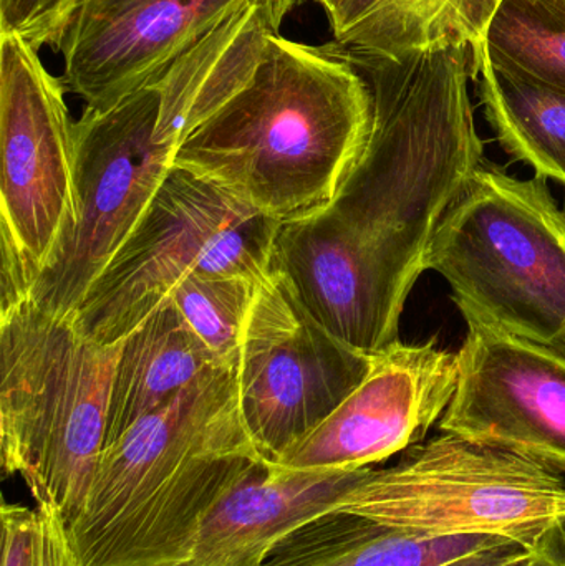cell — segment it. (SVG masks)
Here are the masks:
<instances>
[{"label":"cell","instance_id":"5bb4252c","mask_svg":"<svg viewBox=\"0 0 565 566\" xmlns=\"http://www.w3.org/2000/svg\"><path fill=\"white\" fill-rule=\"evenodd\" d=\"M305 0H249L149 85L159 93L155 142L179 145L234 98L258 70L269 40Z\"/></svg>","mask_w":565,"mask_h":566},{"label":"cell","instance_id":"30bf717a","mask_svg":"<svg viewBox=\"0 0 565 566\" xmlns=\"http://www.w3.org/2000/svg\"><path fill=\"white\" fill-rule=\"evenodd\" d=\"M453 398L441 432L504 449L565 474V356L468 308Z\"/></svg>","mask_w":565,"mask_h":566},{"label":"cell","instance_id":"2e32d148","mask_svg":"<svg viewBox=\"0 0 565 566\" xmlns=\"http://www.w3.org/2000/svg\"><path fill=\"white\" fill-rule=\"evenodd\" d=\"M486 535L428 537L331 511L289 532L262 566H438L493 545Z\"/></svg>","mask_w":565,"mask_h":566},{"label":"cell","instance_id":"52a82bcc","mask_svg":"<svg viewBox=\"0 0 565 566\" xmlns=\"http://www.w3.org/2000/svg\"><path fill=\"white\" fill-rule=\"evenodd\" d=\"M0 310L32 292L76 218L75 122L65 83L0 33Z\"/></svg>","mask_w":565,"mask_h":566},{"label":"cell","instance_id":"ffe728a7","mask_svg":"<svg viewBox=\"0 0 565 566\" xmlns=\"http://www.w3.org/2000/svg\"><path fill=\"white\" fill-rule=\"evenodd\" d=\"M262 282L238 275L195 274L169 298L192 332L226 366H236L245 318Z\"/></svg>","mask_w":565,"mask_h":566},{"label":"cell","instance_id":"9c48e42d","mask_svg":"<svg viewBox=\"0 0 565 566\" xmlns=\"http://www.w3.org/2000/svg\"><path fill=\"white\" fill-rule=\"evenodd\" d=\"M374 361L328 333L272 269L249 310L234 366L239 411L262 459L274 465L314 431Z\"/></svg>","mask_w":565,"mask_h":566},{"label":"cell","instance_id":"7a4b0ae2","mask_svg":"<svg viewBox=\"0 0 565 566\" xmlns=\"http://www.w3.org/2000/svg\"><path fill=\"white\" fill-rule=\"evenodd\" d=\"M261 461L239 411L234 366H212L103 451L85 507L66 527L80 564H179Z\"/></svg>","mask_w":565,"mask_h":566},{"label":"cell","instance_id":"8992f818","mask_svg":"<svg viewBox=\"0 0 565 566\" xmlns=\"http://www.w3.org/2000/svg\"><path fill=\"white\" fill-rule=\"evenodd\" d=\"M335 511L428 537L486 535L533 551L565 514V481L540 462L441 432L368 469Z\"/></svg>","mask_w":565,"mask_h":566},{"label":"cell","instance_id":"8fae6325","mask_svg":"<svg viewBox=\"0 0 565 566\" xmlns=\"http://www.w3.org/2000/svg\"><path fill=\"white\" fill-rule=\"evenodd\" d=\"M458 381L457 353L435 342H395L375 355L362 385L274 468L289 472L360 471L423 441L447 411Z\"/></svg>","mask_w":565,"mask_h":566},{"label":"cell","instance_id":"cb8c5ba5","mask_svg":"<svg viewBox=\"0 0 565 566\" xmlns=\"http://www.w3.org/2000/svg\"><path fill=\"white\" fill-rule=\"evenodd\" d=\"M533 551L553 566H565V514L550 525Z\"/></svg>","mask_w":565,"mask_h":566},{"label":"cell","instance_id":"5b68a950","mask_svg":"<svg viewBox=\"0 0 565 566\" xmlns=\"http://www.w3.org/2000/svg\"><path fill=\"white\" fill-rule=\"evenodd\" d=\"M279 222L189 169L172 166L135 231L73 313L102 345H118L189 275L272 272Z\"/></svg>","mask_w":565,"mask_h":566},{"label":"cell","instance_id":"4fadbf2b","mask_svg":"<svg viewBox=\"0 0 565 566\" xmlns=\"http://www.w3.org/2000/svg\"><path fill=\"white\" fill-rule=\"evenodd\" d=\"M368 469L289 472L258 462L206 518L185 558L172 566H262L289 532L335 511Z\"/></svg>","mask_w":565,"mask_h":566},{"label":"cell","instance_id":"ac0fdd59","mask_svg":"<svg viewBox=\"0 0 565 566\" xmlns=\"http://www.w3.org/2000/svg\"><path fill=\"white\" fill-rule=\"evenodd\" d=\"M498 0H358L334 42L350 52L401 56L480 42Z\"/></svg>","mask_w":565,"mask_h":566},{"label":"cell","instance_id":"9a60e30c","mask_svg":"<svg viewBox=\"0 0 565 566\" xmlns=\"http://www.w3.org/2000/svg\"><path fill=\"white\" fill-rule=\"evenodd\" d=\"M212 366L226 365L192 332L171 298L165 300L119 342L105 449L139 418L172 401Z\"/></svg>","mask_w":565,"mask_h":566},{"label":"cell","instance_id":"e0dca14e","mask_svg":"<svg viewBox=\"0 0 565 566\" xmlns=\"http://www.w3.org/2000/svg\"><path fill=\"white\" fill-rule=\"evenodd\" d=\"M471 66L488 123L508 155L565 185V93L494 65L480 43Z\"/></svg>","mask_w":565,"mask_h":566},{"label":"cell","instance_id":"3957f363","mask_svg":"<svg viewBox=\"0 0 565 566\" xmlns=\"http://www.w3.org/2000/svg\"><path fill=\"white\" fill-rule=\"evenodd\" d=\"M118 345L25 298L0 310V452L36 507L66 527L85 507L105 449Z\"/></svg>","mask_w":565,"mask_h":566},{"label":"cell","instance_id":"d6986e66","mask_svg":"<svg viewBox=\"0 0 565 566\" xmlns=\"http://www.w3.org/2000/svg\"><path fill=\"white\" fill-rule=\"evenodd\" d=\"M477 43L494 65L565 93V0H498Z\"/></svg>","mask_w":565,"mask_h":566},{"label":"cell","instance_id":"ba28073f","mask_svg":"<svg viewBox=\"0 0 565 566\" xmlns=\"http://www.w3.org/2000/svg\"><path fill=\"white\" fill-rule=\"evenodd\" d=\"M159 93L138 90L75 122L76 218L27 298L56 316H70L135 231L176 149L155 142Z\"/></svg>","mask_w":565,"mask_h":566},{"label":"cell","instance_id":"603a6c76","mask_svg":"<svg viewBox=\"0 0 565 566\" xmlns=\"http://www.w3.org/2000/svg\"><path fill=\"white\" fill-rule=\"evenodd\" d=\"M531 552L516 542H503L438 566H511L526 558Z\"/></svg>","mask_w":565,"mask_h":566},{"label":"cell","instance_id":"6da1fadb","mask_svg":"<svg viewBox=\"0 0 565 566\" xmlns=\"http://www.w3.org/2000/svg\"><path fill=\"white\" fill-rule=\"evenodd\" d=\"M374 125L367 80L338 43L269 40L251 82L176 149L175 165L279 224L337 202Z\"/></svg>","mask_w":565,"mask_h":566},{"label":"cell","instance_id":"7402d4cb","mask_svg":"<svg viewBox=\"0 0 565 566\" xmlns=\"http://www.w3.org/2000/svg\"><path fill=\"white\" fill-rule=\"evenodd\" d=\"M79 0H0V33L22 36L39 52L60 50Z\"/></svg>","mask_w":565,"mask_h":566},{"label":"cell","instance_id":"277c9868","mask_svg":"<svg viewBox=\"0 0 565 566\" xmlns=\"http://www.w3.org/2000/svg\"><path fill=\"white\" fill-rule=\"evenodd\" d=\"M428 271L458 308L565 356V214L546 179L483 163L441 219Z\"/></svg>","mask_w":565,"mask_h":566},{"label":"cell","instance_id":"d4e9b609","mask_svg":"<svg viewBox=\"0 0 565 566\" xmlns=\"http://www.w3.org/2000/svg\"><path fill=\"white\" fill-rule=\"evenodd\" d=\"M511 566H553L550 564V562L544 560L541 555H537L536 552H531L530 555H527L526 558H523V560L517 562V564L511 565Z\"/></svg>","mask_w":565,"mask_h":566},{"label":"cell","instance_id":"44dd1931","mask_svg":"<svg viewBox=\"0 0 565 566\" xmlns=\"http://www.w3.org/2000/svg\"><path fill=\"white\" fill-rule=\"evenodd\" d=\"M2 566H82L65 521L55 512L3 499Z\"/></svg>","mask_w":565,"mask_h":566},{"label":"cell","instance_id":"7c38bea8","mask_svg":"<svg viewBox=\"0 0 565 566\" xmlns=\"http://www.w3.org/2000/svg\"><path fill=\"white\" fill-rule=\"evenodd\" d=\"M248 2L79 0L59 50L63 83L86 108H113Z\"/></svg>","mask_w":565,"mask_h":566}]
</instances>
